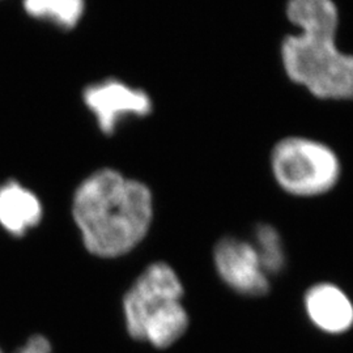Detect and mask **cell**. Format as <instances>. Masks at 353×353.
<instances>
[{"mask_svg":"<svg viewBox=\"0 0 353 353\" xmlns=\"http://www.w3.org/2000/svg\"><path fill=\"white\" fill-rule=\"evenodd\" d=\"M83 101L105 135H113L128 119L148 117L153 109L151 96L144 89L113 77L89 84Z\"/></svg>","mask_w":353,"mask_h":353,"instance_id":"cell-5","label":"cell"},{"mask_svg":"<svg viewBox=\"0 0 353 353\" xmlns=\"http://www.w3.org/2000/svg\"><path fill=\"white\" fill-rule=\"evenodd\" d=\"M261 265L270 276L279 275L287 265L284 243L278 230L270 224H261L255 228L252 242Z\"/></svg>","mask_w":353,"mask_h":353,"instance_id":"cell-10","label":"cell"},{"mask_svg":"<svg viewBox=\"0 0 353 353\" xmlns=\"http://www.w3.org/2000/svg\"><path fill=\"white\" fill-rule=\"evenodd\" d=\"M182 297L183 285L173 267L164 262L148 265L123 297L128 335L159 350L173 345L189 328Z\"/></svg>","mask_w":353,"mask_h":353,"instance_id":"cell-3","label":"cell"},{"mask_svg":"<svg viewBox=\"0 0 353 353\" xmlns=\"http://www.w3.org/2000/svg\"><path fill=\"white\" fill-rule=\"evenodd\" d=\"M287 16L300 29L281 45L290 80L325 100H353V55L335 43L339 13L332 0H288Z\"/></svg>","mask_w":353,"mask_h":353,"instance_id":"cell-2","label":"cell"},{"mask_svg":"<svg viewBox=\"0 0 353 353\" xmlns=\"http://www.w3.org/2000/svg\"><path fill=\"white\" fill-rule=\"evenodd\" d=\"M214 263L217 275L241 296L262 297L270 290L265 274L252 242L224 237L216 243Z\"/></svg>","mask_w":353,"mask_h":353,"instance_id":"cell-6","label":"cell"},{"mask_svg":"<svg viewBox=\"0 0 353 353\" xmlns=\"http://www.w3.org/2000/svg\"><path fill=\"white\" fill-rule=\"evenodd\" d=\"M271 170L279 186L293 196L313 198L334 189L341 178L339 157L326 144L292 137L271 153Z\"/></svg>","mask_w":353,"mask_h":353,"instance_id":"cell-4","label":"cell"},{"mask_svg":"<svg viewBox=\"0 0 353 353\" xmlns=\"http://www.w3.org/2000/svg\"><path fill=\"white\" fill-rule=\"evenodd\" d=\"M43 216V207L37 195L19 182L0 186V225L13 236L21 237L37 227Z\"/></svg>","mask_w":353,"mask_h":353,"instance_id":"cell-8","label":"cell"},{"mask_svg":"<svg viewBox=\"0 0 353 353\" xmlns=\"http://www.w3.org/2000/svg\"><path fill=\"white\" fill-rule=\"evenodd\" d=\"M72 216L92 255L119 258L132 252L148 234L153 195L138 179L115 169H100L76 188Z\"/></svg>","mask_w":353,"mask_h":353,"instance_id":"cell-1","label":"cell"},{"mask_svg":"<svg viewBox=\"0 0 353 353\" xmlns=\"http://www.w3.org/2000/svg\"><path fill=\"white\" fill-rule=\"evenodd\" d=\"M16 353H51L50 341L45 336L34 335Z\"/></svg>","mask_w":353,"mask_h":353,"instance_id":"cell-11","label":"cell"},{"mask_svg":"<svg viewBox=\"0 0 353 353\" xmlns=\"http://www.w3.org/2000/svg\"><path fill=\"white\" fill-rule=\"evenodd\" d=\"M87 0H24L32 17L48 21L64 30L74 29L85 13Z\"/></svg>","mask_w":353,"mask_h":353,"instance_id":"cell-9","label":"cell"},{"mask_svg":"<svg viewBox=\"0 0 353 353\" xmlns=\"http://www.w3.org/2000/svg\"><path fill=\"white\" fill-rule=\"evenodd\" d=\"M306 316L314 327L327 335H343L353 327V303L341 287L318 283L303 297Z\"/></svg>","mask_w":353,"mask_h":353,"instance_id":"cell-7","label":"cell"},{"mask_svg":"<svg viewBox=\"0 0 353 353\" xmlns=\"http://www.w3.org/2000/svg\"><path fill=\"white\" fill-rule=\"evenodd\" d=\"M0 353H3V352H1V351H0Z\"/></svg>","mask_w":353,"mask_h":353,"instance_id":"cell-12","label":"cell"}]
</instances>
